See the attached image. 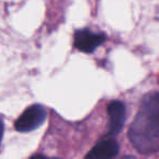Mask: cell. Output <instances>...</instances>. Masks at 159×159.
<instances>
[{"label":"cell","instance_id":"6da1fadb","mask_svg":"<svg viewBox=\"0 0 159 159\" xmlns=\"http://www.w3.org/2000/svg\"><path fill=\"white\" fill-rule=\"evenodd\" d=\"M129 139L141 154L149 155L159 150V92L143 97L129 130Z\"/></svg>","mask_w":159,"mask_h":159},{"label":"cell","instance_id":"7a4b0ae2","mask_svg":"<svg viewBox=\"0 0 159 159\" xmlns=\"http://www.w3.org/2000/svg\"><path fill=\"white\" fill-rule=\"evenodd\" d=\"M47 118V110L42 105L29 107L16 121V130L19 132H31L38 129Z\"/></svg>","mask_w":159,"mask_h":159},{"label":"cell","instance_id":"3957f363","mask_svg":"<svg viewBox=\"0 0 159 159\" xmlns=\"http://www.w3.org/2000/svg\"><path fill=\"white\" fill-rule=\"evenodd\" d=\"M106 40L102 33H94L89 30H80L74 35V46L85 53H91Z\"/></svg>","mask_w":159,"mask_h":159},{"label":"cell","instance_id":"277c9868","mask_svg":"<svg viewBox=\"0 0 159 159\" xmlns=\"http://www.w3.org/2000/svg\"><path fill=\"white\" fill-rule=\"evenodd\" d=\"M109 134L117 135L121 132L125 122V106L120 100L111 102L108 105Z\"/></svg>","mask_w":159,"mask_h":159},{"label":"cell","instance_id":"5b68a950","mask_svg":"<svg viewBox=\"0 0 159 159\" xmlns=\"http://www.w3.org/2000/svg\"><path fill=\"white\" fill-rule=\"evenodd\" d=\"M119 152V144L112 139L98 142L89 152L85 159H113Z\"/></svg>","mask_w":159,"mask_h":159},{"label":"cell","instance_id":"8992f818","mask_svg":"<svg viewBox=\"0 0 159 159\" xmlns=\"http://www.w3.org/2000/svg\"><path fill=\"white\" fill-rule=\"evenodd\" d=\"M3 132H5V126H3V122L0 119V146H1V141L3 137Z\"/></svg>","mask_w":159,"mask_h":159},{"label":"cell","instance_id":"52a82bcc","mask_svg":"<svg viewBox=\"0 0 159 159\" xmlns=\"http://www.w3.org/2000/svg\"><path fill=\"white\" fill-rule=\"evenodd\" d=\"M31 159H47L46 157H44L43 155H36V156H33Z\"/></svg>","mask_w":159,"mask_h":159},{"label":"cell","instance_id":"ba28073f","mask_svg":"<svg viewBox=\"0 0 159 159\" xmlns=\"http://www.w3.org/2000/svg\"><path fill=\"white\" fill-rule=\"evenodd\" d=\"M121 159H136V158L133 156H124V157H122Z\"/></svg>","mask_w":159,"mask_h":159}]
</instances>
